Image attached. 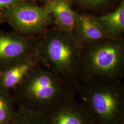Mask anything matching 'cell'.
I'll use <instances>...</instances> for the list:
<instances>
[{
	"mask_svg": "<svg viewBox=\"0 0 124 124\" xmlns=\"http://www.w3.org/2000/svg\"><path fill=\"white\" fill-rule=\"evenodd\" d=\"M78 87L51 70L40 62L13 91L18 108L42 113L70 96L76 94Z\"/></svg>",
	"mask_w": 124,
	"mask_h": 124,
	"instance_id": "6da1fadb",
	"label": "cell"
},
{
	"mask_svg": "<svg viewBox=\"0 0 124 124\" xmlns=\"http://www.w3.org/2000/svg\"><path fill=\"white\" fill-rule=\"evenodd\" d=\"M42 35L36 49L40 62L78 87L82 46L72 33L56 27L48 29Z\"/></svg>",
	"mask_w": 124,
	"mask_h": 124,
	"instance_id": "7a4b0ae2",
	"label": "cell"
},
{
	"mask_svg": "<svg viewBox=\"0 0 124 124\" xmlns=\"http://www.w3.org/2000/svg\"><path fill=\"white\" fill-rule=\"evenodd\" d=\"M77 93L94 124H124L122 80H96L80 82Z\"/></svg>",
	"mask_w": 124,
	"mask_h": 124,
	"instance_id": "3957f363",
	"label": "cell"
},
{
	"mask_svg": "<svg viewBox=\"0 0 124 124\" xmlns=\"http://www.w3.org/2000/svg\"><path fill=\"white\" fill-rule=\"evenodd\" d=\"M124 74L122 36L82 46L79 84L92 80H122Z\"/></svg>",
	"mask_w": 124,
	"mask_h": 124,
	"instance_id": "277c9868",
	"label": "cell"
},
{
	"mask_svg": "<svg viewBox=\"0 0 124 124\" xmlns=\"http://www.w3.org/2000/svg\"><path fill=\"white\" fill-rule=\"evenodd\" d=\"M0 19L18 33L29 37L43 35L53 23L51 14L45 6L40 7L27 1L4 10Z\"/></svg>",
	"mask_w": 124,
	"mask_h": 124,
	"instance_id": "5b68a950",
	"label": "cell"
},
{
	"mask_svg": "<svg viewBox=\"0 0 124 124\" xmlns=\"http://www.w3.org/2000/svg\"><path fill=\"white\" fill-rule=\"evenodd\" d=\"M37 42L32 37L0 31V69L5 70L36 52Z\"/></svg>",
	"mask_w": 124,
	"mask_h": 124,
	"instance_id": "8992f818",
	"label": "cell"
},
{
	"mask_svg": "<svg viewBox=\"0 0 124 124\" xmlns=\"http://www.w3.org/2000/svg\"><path fill=\"white\" fill-rule=\"evenodd\" d=\"M72 95L41 113L46 124H95L82 103Z\"/></svg>",
	"mask_w": 124,
	"mask_h": 124,
	"instance_id": "52a82bcc",
	"label": "cell"
},
{
	"mask_svg": "<svg viewBox=\"0 0 124 124\" xmlns=\"http://www.w3.org/2000/svg\"><path fill=\"white\" fill-rule=\"evenodd\" d=\"M72 34L75 40L81 46L115 38L105 31L96 16L89 13H77Z\"/></svg>",
	"mask_w": 124,
	"mask_h": 124,
	"instance_id": "ba28073f",
	"label": "cell"
},
{
	"mask_svg": "<svg viewBox=\"0 0 124 124\" xmlns=\"http://www.w3.org/2000/svg\"><path fill=\"white\" fill-rule=\"evenodd\" d=\"M40 63V59L35 52L26 58L1 70L0 90L9 93L13 91Z\"/></svg>",
	"mask_w": 124,
	"mask_h": 124,
	"instance_id": "9c48e42d",
	"label": "cell"
},
{
	"mask_svg": "<svg viewBox=\"0 0 124 124\" xmlns=\"http://www.w3.org/2000/svg\"><path fill=\"white\" fill-rule=\"evenodd\" d=\"M44 6L49 11L57 28L72 33L77 13L72 10L70 3L61 0H47Z\"/></svg>",
	"mask_w": 124,
	"mask_h": 124,
	"instance_id": "30bf717a",
	"label": "cell"
},
{
	"mask_svg": "<svg viewBox=\"0 0 124 124\" xmlns=\"http://www.w3.org/2000/svg\"><path fill=\"white\" fill-rule=\"evenodd\" d=\"M103 29L111 37H122L124 32V0H121L117 8L109 13L96 16Z\"/></svg>",
	"mask_w": 124,
	"mask_h": 124,
	"instance_id": "8fae6325",
	"label": "cell"
},
{
	"mask_svg": "<svg viewBox=\"0 0 124 124\" xmlns=\"http://www.w3.org/2000/svg\"><path fill=\"white\" fill-rule=\"evenodd\" d=\"M13 96L0 90V124H12L16 111Z\"/></svg>",
	"mask_w": 124,
	"mask_h": 124,
	"instance_id": "7c38bea8",
	"label": "cell"
},
{
	"mask_svg": "<svg viewBox=\"0 0 124 124\" xmlns=\"http://www.w3.org/2000/svg\"><path fill=\"white\" fill-rule=\"evenodd\" d=\"M12 124H46L41 113L19 108Z\"/></svg>",
	"mask_w": 124,
	"mask_h": 124,
	"instance_id": "4fadbf2b",
	"label": "cell"
},
{
	"mask_svg": "<svg viewBox=\"0 0 124 124\" xmlns=\"http://www.w3.org/2000/svg\"><path fill=\"white\" fill-rule=\"evenodd\" d=\"M78 3L85 9L98 11L105 9L111 5L115 0H76Z\"/></svg>",
	"mask_w": 124,
	"mask_h": 124,
	"instance_id": "5bb4252c",
	"label": "cell"
},
{
	"mask_svg": "<svg viewBox=\"0 0 124 124\" xmlns=\"http://www.w3.org/2000/svg\"><path fill=\"white\" fill-rule=\"evenodd\" d=\"M27 0H0V19L1 12L5 10Z\"/></svg>",
	"mask_w": 124,
	"mask_h": 124,
	"instance_id": "9a60e30c",
	"label": "cell"
},
{
	"mask_svg": "<svg viewBox=\"0 0 124 124\" xmlns=\"http://www.w3.org/2000/svg\"><path fill=\"white\" fill-rule=\"evenodd\" d=\"M63 0V1H66L67 2H69V3H70V1H71V0Z\"/></svg>",
	"mask_w": 124,
	"mask_h": 124,
	"instance_id": "2e32d148",
	"label": "cell"
},
{
	"mask_svg": "<svg viewBox=\"0 0 124 124\" xmlns=\"http://www.w3.org/2000/svg\"><path fill=\"white\" fill-rule=\"evenodd\" d=\"M3 21L1 20V19H0V24Z\"/></svg>",
	"mask_w": 124,
	"mask_h": 124,
	"instance_id": "e0dca14e",
	"label": "cell"
},
{
	"mask_svg": "<svg viewBox=\"0 0 124 124\" xmlns=\"http://www.w3.org/2000/svg\"><path fill=\"white\" fill-rule=\"evenodd\" d=\"M0 71H1V70H0Z\"/></svg>",
	"mask_w": 124,
	"mask_h": 124,
	"instance_id": "ac0fdd59",
	"label": "cell"
}]
</instances>
